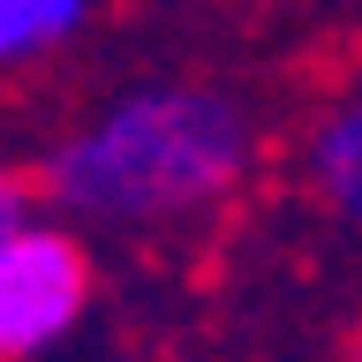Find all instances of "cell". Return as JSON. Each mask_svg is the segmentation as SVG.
<instances>
[{"mask_svg": "<svg viewBox=\"0 0 362 362\" xmlns=\"http://www.w3.org/2000/svg\"><path fill=\"white\" fill-rule=\"evenodd\" d=\"M257 166L249 106L219 83H136L38 158L30 197L53 204L61 226H113V234H158V226L211 219Z\"/></svg>", "mask_w": 362, "mask_h": 362, "instance_id": "1", "label": "cell"}, {"mask_svg": "<svg viewBox=\"0 0 362 362\" xmlns=\"http://www.w3.org/2000/svg\"><path fill=\"white\" fill-rule=\"evenodd\" d=\"M98 302V257L76 226L23 211L0 234V362H45L83 332Z\"/></svg>", "mask_w": 362, "mask_h": 362, "instance_id": "2", "label": "cell"}, {"mask_svg": "<svg viewBox=\"0 0 362 362\" xmlns=\"http://www.w3.org/2000/svg\"><path fill=\"white\" fill-rule=\"evenodd\" d=\"M302 181L325 204V219L362 234V90L317 106V121L302 129Z\"/></svg>", "mask_w": 362, "mask_h": 362, "instance_id": "3", "label": "cell"}, {"mask_svg": "<svg viewBox=\"0 0 362 362\" xmlns=\"http://www.w3.org/2000/svg\"><path fill=\"white\" fill-rule=\"evenodd\" d=\"M90 23V0H0V76L38 68Z\"/></svg>", "mask_w": 362, "mask_h": 362, "instance_id": "4", "label": "cell"}, {"mask_svg": "<svg viewBox=\"0 0 362 362\" xmlns=\"http://www.w3.org/2000/svg\"><path fill=\"white\" fill-rule=\"evenodd\" d=\"M23 211H30V181H23V174H8V166H0V234H8V226L23 219Z\"/></svg>", "mask_w": 362, "mask_h": 362, "instance_id": "5", "label": "cell"}, {"mask_svg": "<svg viewBox=\"0 0 362 362\" xmlns=\"http://www.w3.org/2000/svg\"><path fill=\"white\" fill-rule=\"evenodd\" d=\"M339 362H362V332H355V339H347V355H339Z\"/></svg>", "mask_w": 362, "mask_h": 362, "instance_id": "6", "label": "cell"}]
</instances>
